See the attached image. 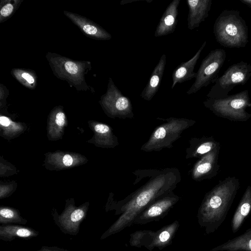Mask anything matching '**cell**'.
<instances>
[{
    "mask_svg": "<svg viewBox=\"0 0 251 251\" xmlns=\"http://www.w3.org/2000/svg\"><path fill=\"white\" fill-rule=\"evenodd\" d=\"M156 119L166 122L154 128L148 140L141 147L143 151H159L164 148H173V143L181 137V133L195 123L193 120L184 118Z\"/></svg>",
    "mask_w": 251,
    "mask_h": 251,
    "instance_id": "obj_5",
    "label": "cell"
},
{
    "mask_svg": "<svg viewBox=\"0 0 251 251\" xmlns=\"http://www.w3.org/2000/svg\"><path fill=\"white\" fill-rule=\"evenodd\" d=\"M166 64V55L163 54L154 68L150 79L140 94L141 97L151 100L158 91L163 76Z\"/></svg>",
    "mask_w": 251,
    "mask_h": 251,
    "instance_id": "obj_16",
    "label": "cell"
},
{
    "mask_svg": "<svg viewBox=\"0 0 251 251\" xmlns=\"http://www.w3.org/2000/svg\"><path fill=\"white\" fill-rule=\"evenodd\" d=\"M36 251H70L69 250L61 248L56 246H43L40 249Z\"/></svg>",
    "mask_w": 251,
    "mask_h": 251,
    "instance_id": "obj_28",
    "label": "cell"
},
{
    "mask_svg": "<svg viewBox=\"0 0 251 251\" xmlns=\"http://www.w3.org/2000/svg\"><path fill=\"white\" fill-rule=\"evenodd\" d=\"M186 2L189 9L187 27L193 30L199 27L208 17L212 0H187Z\"/></svg>",
    "mask_w": 251,
    "mask_h": 251,
    "instance_id": "obj_13",
    "label": "cell"
},
{
    "mask_svg": "<svg viewBox=\"0 0 251 251\" xmlns=\"http://www.w3.org/2000/svg\"><path fill=\"white\" fill-rule=\"evenodd\" d=\"M213 33L225 48H244L249 43L248 27L238 10H223L215 21Z\"/></svg>",
    "mask_w": 251,
    "mask_h": 251,
    "instance_id": "obj_3",
    "label": "cell"
},
{
    "mask_svg": "<svg viewBox=\"0 0 251 251\" xmlns=\"http://www.w3.org/2000/svg\"><path fill=\"white\" fill-rule=\"evenodd\" d=\"M251 212V189L248 188L241 200L232 219L231 229L236 233Z\"/></svg>",
    "mask_w": 251,
    "mask_h": 251,
    "instance_id": "obj_20",
    "label": "cell"
},
{
    "mask_svg": "<svg viewBox=\"0 0 251 251\" xmlns=\"http://www.w3.org/2000/svg\"><path fill=\"white\" fill-rule=\"evenodd\" d=\"M179 226V221L176 220L155 231L149 251H151L154 248L162 250L171 245Z\"/></svg>",
    "mask_w": 251,
    "mask_h": 251,
    "instance_id": "obj_18",
    "label": "cell"
},
{
    "mask_svg": "<svg viewBox=\"0 0 251 251\" xmlns=\"http://www.w3.org/2000/svg\"><path fill=\"white\" fill-rule=\"evenodd\" d=\"M11 74L19 83L26 88L34 89L36 87L37 77L34 71L14 68L11 70Z\"/></svg>",
    "mask_w": 251,
    "mask_h": 251,
    "instance_id": "obj_23",
    "label": "cell"
},
{
    "mask_svg": "<svg viewBox=\"0 0 251 251\" xmlns=\"http://www.w3.org/2000/svg\"><path fill=\"white\" fill-rule=\"evenodd\" d=\"M203 104L215 112L226 114H243L244 109L251 105L248 90L225 98H208L203 102Z\"/></svg>",
    "mask_w": 251,
    "mask_h": 251,
    "instance_id": "obj_9",
    "label": "cell"
},
{
    "mask_svg": "<svg viewBox=\"0 0 251 251\" xmlns=\"http://www.w3.org/2000/svg\"><path fill=\"white\" fill-rule=\"evenodd\" d=\"M231 182L217 187L205 196L197 213L200 226L206 234L214 232L225 220L235 194Z\"/></svg>",
    "mask_w": 251,
    "mask_h": 251,
    "instance_id": "obj_2",
    "label": "cell"
},
{
    "mask_svg": "<svg viewBox=\"0 0 251 251\" xmlns=\"http://www.w3.org/2000/svg\"><path fill=\"white\" fill-rule=\"evenodd\" d=\"M251 77V64L241 61L229 66L218 78L207 94L211 99H222L237 85L246 84Z\"/></svg>",
    "mask_w": 251,
    "mask_h": 251,
    "instance_id": "obj_6",
    "label": "cell"
},
{
    "mask_svg": "<svg viewBox=\"0 0 251 251\" xmlns=\"http://www.w3.org/2000/svg\"><path fill=\"white\" fill-rule=\"evenodd\" d=\"M27 220L22 217L17 210L8 207H1L0 209V224L25 225Z\"/></svg>",
    "mask_w": 251,
    "mask_h": 251,
    "instance_id": "obj_25",
    "label": "cell"
},
{
    "mask_svg": "<svg viewBox=\"0 0 251 251\" xmlns=\"http://www.w3.org/2000/svg\"><path fill=\"white\" fill-rule=\"evenodd\" d=\"M46 57L54 75L58 79L66 81L78 91L90 89L85 76L91 70V62L76 61L51 52H48Z\"/></svg>",
    "mask_w": 251,
    "mask_h": 251,
    "instance_id": "obj_4",
    "label": "cell"
},
{
    "mask_svg": "<svg viewBox=\"0 0 251 251\" xmlns=\"http://www.w3.org/2000/svg\"><path fill=\"white\" fill-rule=\"evenodd\" d=\"M226 58V52L224 49H216L211 50L201 61L195 80L186 94L196 93L202 88L215 82Z\"/></svg>",
    "mask_w": 251,
    "mask_h": 251,
    "instance_id": "obj_7",
    "label": "cell"
},
{
    "mask_svg": "<svg viewBox=\"0 0 251 251\" xmlns=\"http://www.w3.org/2000/svg\"><path fill=\"white\" fill-rule=\"evenodd\" d=\"M240 1L251 8V0H240Z\"/></svg>",
    "mask_w": 251,
    "mask_h": 251,
    "instance_id": "obj_32",
    "label": "cell"
},
{
    "mask_svg": "<svg viewBox=\"0 0 251 251\" xmlns=\"http://www.w3.org/2000/svg\"><path fill=\"white\" fill-rule=\"evenodd\" d=\"M100 101L112 117L125 119L134 117L130 100L122 94L111 77L108 79L106 93L101 97Z\"/></svg>",
    "mask_w": 251,
    "mask_h": 251,
    "instance_id": "obj_8",
    "label": "cell"
},
{
    "mask_svg": "<svg viewBox=\"0 0 251 251\" xmlns=\"http://www.w3.org/2000/svg\"><path fill=\"white\" fill-rule=\"evenodd\" d=\"M206 44V41H205L192 58L186 62L181 63L175 69L172 73L171 89H173L177 83L196 78L197 73L194 71L195 67Z\"/></svg>",
    "mask_w": 251,
    "mask_h": 251,
    "instance_id": "obj_15",
    "label": "cell"
},
{
    "mask_svg": "<svg viewBox=\"0 0 251 251\" xmlns=\"http://www.w3.org/2000/svg\"><path fill=\"white\" fill-rule=\"evenodd\" d=\"M132 173L137 176L134 184L143 178L149 177V179L139 188L113 205L110 210H115V215L120 216L101 235L100 240L120 232L132 225L135 218L150 204L173 192L181 181L180 173L175 168L137 170Z\"/></svg>",
    "mask_w": 251,
    "mask_h": 251,
    "instance_id": "obj_1",
    "label": "cell"
},
{
    "mask_svg": "<svg viewBox=\"0 0 251 251\" xmlns=\"http://www.w3.org/2000/svg\"><path fill=\"white\" fill-rule=\"evenodd\" d=\"M23 0H1L0 23L10 18L16 12Z\"/></svg>",
    "mask_w": 251,
    "mask_h": 251,
    "instance_id": "obj_26",
    "label": "cell"
},
{
    "mask_svg": "<svg viewBox=\"0 0 251 251\" xmlns=\"http://www.w3.org/2000/svg\"><path fill=\"white\" fill-rule=\"evenodd\" d=\"M0 124L4 126H8L10 125V121L7 117L1 116L0 117Z\"/></svg>",
    "mask_w": 251,
    "mask_h": 251,
    "instance_id": "obj_31",
    "label": "cell"
},
{
    "mask_svg": "<svg viewBox=\"0 0 251 251\" xmlns=\"http://www.w3.org/2000/svg\"><path fill=\"white\" fill-rule=\"evenodd\" d=\"M86 206L75 208L69 205L61 214L57 211L52 212L53 220L55 224L64 234L76 236L79 231L80 226L87 215Z\"/></svg>",
    "mask_w": 251,
    "mask_h": 251,
    "instance_id": "obj_11",
    "label": "cell"
},
{
    "mask_svg": "<svg viewBox=\"0 0 251 251\" xmlns=\"http://www.w3.org/2000/svg\"><path fill=\"white\" fill-rule=\"evenodd\" d=\"M180 0H173L167 7L157 25L154 36L161 37L173 33L177 24Z\"/></svg>",
    "mask_w": 251,
    "mask_h": 251,
    "instance_id": "obj_14",
    "label": "cell"
},
{
    "mask_svg": "<svg viewBox=\"0 0 251 251\" xmlns=\"http://www.w3.org/2000/svg\"><path fill=\"white\" fill-rule=\"evenodd\" d=\"M189 144V146L185 151V158L187 159L202 156L209 152L213 148V142L195 138L190 139Z\"/></svg>",
    "mask_w": 251,
    "mask_h": 251,
    "instance_id": "obj_22",
    "label": "cell"
},
{
    "mask_svg": "<svg viewBox=\"0 0 251 251\" xmlns=\"http://www.w3.org/2000/svg\"><path fill=\"white\" fill-rule=\"evenodd\" d=\"M210 251H251V227L243 234L213 248Z\"/></svg>",
    "mask_w": 251,
    "mask_h": 251,
    "instance_id": "obj_19",
    "label": "cell"
},
{
    "mask_svg": "<svg viewBox=\"0 0 251 251\" xmlns=\"http://www.w3.org/2000/svg\"><path fill=\"white\" fill-rule=\"evenodd\" d=\"M63 162L66 166H70L73 163V159L69 154L65 155L63 158Z\"/></svg>",
    "mask_w": 251,
    "mask_h": 251,
    "instance_id": "obj_30",
    "label": "cell"
},
{
    "mask_svg": "<svg viewBox=\"0 0 251 251\" xmlns=\"http://www.w3.org/2000/svg\"><path fill=\"white\" fill-rule=\"evenodd\" d=\"M39 232L32 228L17 224H6L0 226V239L12 241L16 238L29 239L37 237Z\"/></svg>",
    "mask_w": 251,
    "mask_h": 251,
    "instance_id": "obj_17",
    "label": "cell"
},
{
    "mask_svg": "<svg viewBox=\"0 0 251 251\" xmlns=\"http://www.w3.org/2000/svg\"><path fill=\"white\" fill-rule=\"evenodd\" d=\"M94 128L95 131L99 133H105L111 130L109 126L102 124L96 125Z\"/></svg>",
    "mask_w": 251,
    "mask_h": 251,
    "instance_id": "obj_27",
    "label": "cell"
},
{
    "mask_svg": "<svg viewBox=\"0 0 251 251\" xmlns=\"http://www.w3.org/2000/svg\"><path fill=\"white\" fill-rule=\"evenodd\" d=\"M65 114L62 112H59L56 115L55 123L59 126H62L65 123Z\"/></svg>",
    "mask_w": 251,
    "mask_h": 251,
    "instance_id": "obj_29",
    "label": "cell"
},
{
    "mask_svg": "<svg viewBox=\"0 0 251 251\" xmlns=\"http://www.w3.org/2000/svg\"><path fill=\"white\" fill-rule=\"evenodd\" d=\"M179 200L180 197L173 192L161 197L143 210L135 218L133 224L145 225L159 221L168 214Z\"/></svg>",
    "mask_w": 251,
    "mask_h": 251,
    "instance_id": "obj_10",
    "label": "cell"
},
{
    "mask_svg": "<svg viewBox=\"0 0 251 251\" xmlns=\"http://www.w3.org/2000/svg\"><path fill=\"white\" fill-rule=\"evenodd\" d=\"M215 153L209 152L204 155L194 165L191 170V176L195 180H200L207 176L212 170Z\"/></svg>",
    "mask_w": 251,
    "mask_h": 251,
    "instance_id": "obj_21",
    "label": "cell"
},
{
    "mask_svg": "<svg viewBox=\"0 0 251 251\" xmlns=\"http://www.w3.org/2000/svg\"><path fill=\"white\" fill-rule=\"evenodd\" d=\"M63 13L86 36L98 40H109L112 38L109 32L85 17L67 11H64Z\"/></svg>",
    "mask_w": 251,
    "mask_h": 251,
    "instance_id": "obj_12",
    "label": "cell"
},
{
    "mask_svg": "<svg viewBox=\"0 0 251 251\" xmlns=\"http://www.w3.org/2000/svg\"><path fill=\"white\" fill-rule=\"evenodd\" d=\"M154 233L155 231L151 230L136 231L130 235L129 245L131 247L136 248L144 247L149 250Z\"/></svg>",
    "mask_w": 251,
    "mask_h": 251,
    "instance_id": "obj_24",
    "label": "cell"
}]
</instances>
